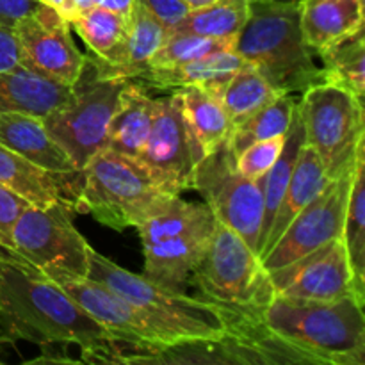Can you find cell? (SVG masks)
I'll return each mask as SVG.
<instances>
[{"mask_svg":"<svg viewBox=\"0 0 365 365\" xmlns=\"http://www.w3.org/2000/svg\"><path fill=\"white\" fill-rule=\"evenodd\" d=\"M81 173V212L118 232L135 228L177 196L160 191L138 160L107 148L100 150Z\"/></svg>","mask_w":365,"mask_h":365,"instance_id":"cell-5","label":"cell"},{"mask_svg":"<svg viewBox=\"0 0 365 365\" xmlns=\"http://www.w3.org/2000/svg\"><path fill=\"white\" fill-rule=\"evenodd\" d=\"M228 342L241 364H365L364 305L355 296L274 298L257 312H237Z\"/></svg>","mask_w":365,"mask_h":365,"instance_id":"cell-1","label":"cell"},{"mask_svg":"<svg viewBox=\"0 0 365 365\" xmlns=\"http://www.w3.org/2000/svg\"><path fill=\"white\" fill-rule=\"evenodd\" d=\"M246 63L234 48L209 53L200 59L170 68H148L135 81L157 89H177L182 86H200L216 93L228 78Z\"/></svg>","mask_w":365,"mask_h":365,"instance_id":"cell-23","label":"cell"},{"mask_svg":"<svg viewBox=\"0 0 365 365\" xmlns=\"http://www.w3.org/2000/svg\"><path fill=\"white\" fill-rule=\"evenodd\" d=\"M234 50L280 93L294 95L323 82V68L303 38L299 0L250 4Z\"/></svg>","mask_w":365,"mask_h":365,"instance_id":"cell-4","label":"cell"},{"mask_svg":"<svg viewBox=\"0 0 365 365\" xmlns=\"http://www.w3.org/2000/svg\"><path fill=\"white\" fill-rule=\"evenodd\" d=\"M91 53L106 57L123 41L128 29V18L103 6H96L78 14L70 21Z\"/></svg>","mask_w":365,"mask_h":365,"instance_id":"cell-32","label":"cell"},{"mask_svg":"<svg viewBox=\"0 0 365 365\" xmlns=\"http://www.w3.org/2000/svg\"><path fill=\"white\" fill-rule=\"evenodd\" d=\"M21 64L64 86H75L86 64V56L75 45L70 21L59 11L39 4L14 25Z\"/></svg>","mask_w":365,"mask_h":365,"instance_id":"cell-15","label":"cell"},{"mask_svg":"<svg viewBox=\"0 0 365 365\" xmlns=\"http://www.w3.org/2000/svg\"><path fill=\"white\" fill-rule=\"evenodd\" d=\"M284 143L285 135H282V138L257 141L253 145L246 146L245 150H241L235 155V168H237L242 177L250 178V180H259L277 163L282 148H284Z\"/></svg>","mask_w":365,"mask_h":365,"instance_id":"cell-34","label":"cell"},{"mask_svg":"<svg viewBox=\"0 0 365 365\" xmlns=\"http://www.w3.org/2000/svg\"><path fill=\"white\" fill-rule=\"evenodd\" d=\"M57 285L96 323L110 331L118 344L135 349L125 355L121 364L145 362L159 349L171 348V342L138 307L89 277L53 278Z\"/></svg>","mask_w":365,"mask_h":365,"instance_id":"cell-12","label":"cell"},{"mask_svg":"<svg viewBox=\"0 0 365 365\" xmlns=\"http://www.w3.org/2000/svg\"><path fill=\"white\" fill-rule=\"evenodd\" d=\"M198 148L182 118L175 93L155 98L150 134L135 160L148 173L153 184L168 195L180 196L192 189Z\"/></svg>","mask_w":365,"mask_h":365,"instance_id":"cell-13","label":"cell"},{"mask_svg":"<svg viewBox=\"0 0 365 365\" xmlns=\"http://www.w3.org/2000/svg\"><path fill=\"white\" fill-rule=\"evenodd\" d=\"M216 217L205 203L173 196L163 209L135 227L145 252V273L168 287L180 289L205 253Z\"/></svg>","mask_w":365,"mask_h":365,"instance_id":"cell-6","label":"cell"},{"mask_svg":"<svg viewBox=\"0 0 365 365\" xmlns=\"http://www.w3.org/2000/svg\"><path fill=\"white\" fill-rule=\"evenodd\" d=\"M73 86H64L31 68L0 71V113H25L45 118L66 102Z\"/></svg>","mask_w":365,"mask_h":365,"instance_id":"cell-22","label":"cell"},{"mask_svg":"<svg viewBox=\"0 0 365 365\" xmlns=\"http://www.w3.org/2000/svg\"><path fill=\"white\" fill-rule=\"evenodd\" d=\"M134 4H135V0H102V4H100V6L107 7V9L114 11V13L128 18L130 16Z\"/></svg>","mask_w":365,"mask_h":365,"instance_id":"cell-40","label":"cell"},{"mask_svg":"<svg viewBox=\"0 0 365 365\" xmlns=\"http://www.w3.org/2000/svg\"><path fill=\"white\" fill-rule=\"evenodd\" d=\"M155 98L135 78L125 82L116 110L107 128L106 148L128 159H138L150 134Z\"/></svg>","mask_w":365,"mask_h":365,"instance_id":"cell-21","label":"cell"},{"mask_svg":"<svg viewBox=\"0 0 365 365\" xmlns=\"http://www.w3.org/2000/svg\"><path fill=\"white\" fill-rule=\"evenodd\" d=\"M303 145H305V130H303L302 116H299L298 102H296L294 110H292L291 125H289V130L287 134H285V143L284 148H282L280 157H278L277 163L273 164V168H271L262 178H259L260 184H262L264 196V216L262 228H260L259 253L260 250H262V245L264 241H266L267 234H269L271 223H273L278 205H280L282 198H284V192L285 189H287L289 180H291L296 160H298V155L299 152H302ZM259 253H257V255H259Z\"/></svg>","mask_w":365,"mask_h":365,"instance_id":"cell-27","label":"cell"},{"mask_svg":"<svg viewBox=\"0 0 365 365\" xmlns=\"http://www.w3.org/2000/svg\"><path fill=\"white\" fill-rule=\"evenodd\" d=\"M168 29L152 13L134 4L128 16V29L123 41L106 57L88 56L89 64L100 78H138L148 70L150 61L164 43Z\"/></svg>","mask_w":365,"mask_h":365,"instance_id":"cell-18","label":"cell"},{"mask_svg":"<svg viewBox=\"0 0 365 365\" xmlns=\"http://www.w3.org/2000/svg\"><path fill=\"white\" fill-rule=\"evenodd\" d=\"M125 82L121 78L96 77L86 56L84 70L70 98L41 118L48 134L68 153L78 171L106 148L107 128Z\"/></svg>","mask_w":365,"mask_h":365,"instance_id":"cell-9","label":"cell"},{"mask_svg":"<svg viewBox=\"0 0 365 365\" xmlns=\"http://www.w3.org/2000/svg\"><path fill=\"white\" fill-rule=\"evenodd\" d=\"M43 4H46V6L53 7L56 11H59L61 14H63V18H66V13H68V0H41Z\"/></svg>","mask_w":365,"mask_h":365,"instance_id":"cell-42","label":"cell"},{"mask_svg":"<svg viewBox=\"0 0 365 365\" xmlns=\"http://www.w3.org/2000/svg\"><path fill=\"white\" fill-rule=\"evenodd\" d=\"M41 0H0V21L14 27L16 21L31 14Z\"/></svg>","mask_w":365,"mask_h":365,"instance_id":"cell-38","label":"cell"},{"mask_svg":"<svg viewBox=\"0 0 365 365\" xmlns=\"http://www.w3.org/2000/svg\"><path fill=\"white\" fill-rule=\"evenodd\" d=\"M0 145L46 171H78L68 153L48 134L41 118L32 114L0 113Z\"/></svg>","mask_w":365,"mask_h":365,"instance_id":"cell-19","label":"cell"},{"mask_svg":"<svg viewBox=\"0 0 365 365\" xmlns=\"http://www.w3.org/2000/svg\"><path fill=\"white\" fill-rule=\"evenodd\" d=\"M296 102L298 100L292 96V93H282L273 102L264 106L262 109L246 118L237 127L232 128L227 139V145L232 150V153L237 155L241 150L253 145V143L282 138V135L287 134Z\"/></svg>","mask_w":365,"mask_h":365,"instance_id":"cell-30","label":"cell"},{"mask_svg":"<svg viewBox=\"0 0 365 365\" xmlns=\"http://www.w3.org/2000/svg\"><path fill=\"white\" fill-rule=\"evenodd\" d=\"M330 182L331 180L328 178L327 170H324L323 163L316 155V152L309 145H303L298 160H296L291 180H289L287 189L284 192V198H282L277 214H274L273 223H271L269 234H267L262 250L259 253V259H262L269 252L271 246L278 241L282 232L294 220L296 214L303 207L309 205Z\"/></svg>","mask_w":365,"mask_h":365,"instance_id":"cell-25","label":"cell"},{"mask_svg":"<svg viewBox=\"0 0 365 365\" xmlns=\"http://www.w3.org/2000/svg\"><path fill=\"white\" fill-rule=\"evenodd\" d=\"M20 64L21 56L14 27L0 21V71L13 70Z\"/></svg>","mask_w":365,"mask_h":365,"instance_id":"cell-37","label":"cell"},{"mask_svg":"<svg viewBox=\"0 0 365 365\" xmlns=\"http://www.w3.org/2000/svg\"><path fill=\"white\" fill-rule=\"evenodd\" d=\"M182 118L198 148L200 155L214 152L232 132V121L216 93L200 86H182L173 89Z\"/></svg>","mask_w":365,"mask_h":365,"instance_id":"cell-24","label":"cell"},{"mask_svg":"<svg viewBox=\"0 0 365 365\" xmlns=\"http://www.w3.org/2000/svg\"><path fill=\"white\" fill-rule=\"evenodd\" d=\"M342 242L348 253L359 302L365 305V145L356 153L346 207Z\"/></svg>","mask_w":365,"mask_h":365,"instance_id":"cell-26","label":"cell"},{"mask_svg":"<svg viewBox=\"0 0 365 365\" xmlns=\"http://www.w3.org/2000/svg\"><path fill=\"white\" fill-rule=\"evenodd\" d=\"M0 312L16 339L41 346L77 344L84 359L116 342L107 328L31 264L0 259Z\"/></svg>","mask_w":365,"mask_h":365,"instance_id":"cell-2","label":"cell"},{"mask_svg":"<svg viewBox=\"0 0 365 365\" xmlns=\"http://www.w3.org/2000/svg\"><path fill=\"white\" fill-rule=\"evenodd\" d=\"M299 24L307 45L319 52L364 31V0H299Z\"/></svg>","mask_w":365,"mask_h":365,"instance_id":"cell-20","label":"cell"},{"mask_svg":"<svg viewBox=\"0 0 365 365\" xmlns=\"http://www.w3.org/2000/svg\"><path fill=\"white\" fill-rule=\"evenodd\" d=\"M250 4L242 0H216L205 7L189 9L170 32H189L214 39H235L245 27Z\"/></svg>","mask_w":365,"mask_h":365,"instance_id":"cell-29","label":"cell"},{"mask_svg":"<svg viewBox=\"0 0 365 365\" xmlns=\"http://www.w3.org/2000/svg\"><path fill=\"white\" fill-rule=\"evenodd\" d=\"M63 205H27L11 230L13 250L31 266L53 280L59 277H88L89 250Z\"/></svg>","mask_w":365,"mask_h":365,"instance_id":"cell-10","label":"cell"},{"mask_svg":"<svg viewBox=\"0 0 365 365\" xmlns=\"http://www.w3.org/2000/svg\"><path fill=\"white\" fill-rule=\"evenodd\" d=\"M235 39H214L189 32H168L166 39L150 61L148 68H170L209 53L234 48Z\"/></svg>","mask_w":365,"mask_h":365,"instance_id":"cell-33","label":"cell"},{"mask_svg":"<svg viewBox=\"0 0 365 365\" xmlns=\"http://www.w3.org/2000/svg\"><path fill=\"white\" fill-rule=\"evenodd\" d=\"M216 2V0H184L185 6L189 7V9H198V7H205L209 6V4Z\"/></svg>","mask_w":365,"mask_h":365,"instance_id":"cell-44","label":"cell"},{"mask_svg":"<svg viewBox=\"0 0 365 365\" xmlns=\"http://www.w3.org/2000/svg\"><path fill=\"white\" fill-rule=\"evenodd\" d=\"M242 2L253 4V2H273V0H242Z\"/></svg>","mask_w":365,"mask_h":365,"instance_id":"cell-45","label":"cell"},{"mask_svg":"<svg viewBox=\"0 0 365 365\" xmlns=\"http://www.w3.org/2000/svg\"><path fill=\"white\" fill-rule=\"evenodd\" d=\"M0 259H9V260H14V262H20V264H29L27 260H25V259H21V257L18 255V253H13V252H9V250H6V248H4L2 245H0Z\"/></svg>","mask_w":365,"mask_h":365,"instance_id":"cell-43","label":"cell"},{"mask_svg":"<svg viewBox=\"0 0 365 365\" xmlns=\"http://www.w3.org/2000/svg\"><path fill=\"white\" fill-rule=\"evenodd\" d=\"M269 278L274 294L285 298L316 302H334L346 296L356 298L355 282L342 237L327 242L294 262L269 271Z\"/></svg>","mask_w":365,"mask_h":365,"instance_id":"cell-16","label":"cell"},{"mask_svg":"<svg viewBox=\"0 0 365 365\" xmlns=\"http://www.w3.org/2000/svg\"><path fill=\"white\" fill-rule=\"evenodd\" d=\"M205 299L237 312H257L274 298L269 271L259 255L223 223L214 227L205 253L192 269Z\"/></svg>","mask_w":365,"mask_h":365,"instance_id":"cell-7","label":"cell"},{"mask_svg":"<svg viewBox=\"0 0 365 365\" xmlns=\"http://www.w3.org/2000/svg\"><path fill=\"white\" fill-rule=\"evenodd\" d=\"M16 341L13 330L9 327V321L6 319L2 312H0V344H9V342Z\"/></svg>","mask_w":365,"mask_h":365,"instance_id":"cell-41","label":"cell"},{"mask_svg":"<svg viewBox=\"0 0 365 365\" xmlns=\"http://www.w3.org/2000/svg\"><path fill=\"white\" fill-rule=\"evenodd\" d=\"M88 277L138 307L170 339L171 346L217 342L227 337L235 321V310L210 299L191 298L182 294L180 289L123 269L93 248L89 250Z\"/></svg>","mask_w":365,"mask_h":365,"instance_id":"cell-3","label":"cell"},{"mask_svg":"<svg viewBox=\"0 0 365 365\" xmlns=\"http://www.w3.org/2000/svg\"><path fill=\"white\" fill-rule=\"evenodd\" d=\"M298 110L305 145L316 152L330 180L353 170L365 145L364 100L334 82H317L303 91Z\"/></svg>","mask_w":365,"mask_h":365,"instance_id":"cell-8","label":"cell"},{"mask_svg":"<svg viewBox=\"0 0 365 365\" xmlns=\"http://www.w3.org/2000/svg\"><path fill=\"white\" fill-rule=\"evenodd\" d=\"M27 205V200L0 184V245L13 253L16 252L13 250V242H11V230H13L16 217Z\"/></svg>","mask_w":365,"mask_h":365,"instance_id":"cell-35","label":"cell"},{"mask_svg":"<svg viewBox=\"0 0 365 365\" xmlns=\"http://www.w3.org/2000/svg\"><path fill=\"white\" fill-rule=\"evenodd\" d=\"M353 170L331 180L287 225L278 241L260 259L267 271L291 264L307 253L342 237Z\"/></svg>","mask_w":365,"mask_h":365,"instance_id":"cell-14","label":"cell"},{"mask_svg":"<svg viewBox=\"0 0 365 365\" xmlns=\"http://www.w3.org/2000/svg\"><path fill=\"white\" fill-rule=\"evenodd\" d=\"M192 189L202 195L217 223L234 230L253 252L259 253L264 216L262 184L239 173L235 155L227 141L200 159Z\"/></svg>","mask_w":365,"mask_h":365,"instance_id":"cell-11","label":"cell"},{"mask_svg":"<svg viewBox=\"0 0 365 365\" xmlns=\"http://www.w3.org/2000/svg\"><path fill=\"white\" fill-rule=\"evenodd\" d=\"M323 59V81L348 89L356 98L365 95V36L364 31L351 38L319 50Z\"/></svg>","mask_w":365,"mask_h":365,"instance_id":"cell-31","label":"cell"},{"mask_svg":"<svg viewBox=\"0 0 365 365\" xmlns=\"http://www.w3.org/2000/svg\"><path fill=\"white\" fill-rule=\"evenodd\" d=\"M100 4H102V0H68L66 20L71 21L75 16H78V14L93 9V7L100 6Z\"/></svg>","mask_w":365,"mask_h":365,"instance_id":"cell-39","label":"cell"},{"mask_svg":"<svg viewBox=\"0 0 365 365\" xmlns=\"http://www.w3.org/2000/svg\"><path fill=\"white\" fill-rule=\"evenodd\" d=\"M0 184L18 196L27 200L29 205L46 207L63 205L71 212L81 214L82 173H53L29 163L13 150L0 145Z\"/></svg>","mask_w":365,"mask_h":365,"instance_id":"cell-17","label":"cell"},{"mask_svg":"<svg viewBox=\"0 0 365 365\" xmlns=\"http://www.w3.org/2000/svg\"><path fill=\"white\" fill-rule=\"evenodd\" d=\"M216 95L223 103L234 128L264 106L273 102L282 93L277 91L252 64H245L217 89Z\"/></svg>","mask_w":365,"mask_h":365,"instance_id":"cell-28","label":"cell"},{"mask_svg":"<svg viewBox=\"0 0 365 365\" xmlns=\"http://www.w3.org/2000/svg\"><path fill=\"white\" fill-rule=\"evenodd\" d=\"M135 4L152 13L168 31H171L189 11L184 0H135Z\"/></svg>","mask_w":365,"mask_h":365,"instance_id":"cell-36","label":"cell"}]
</instances>
